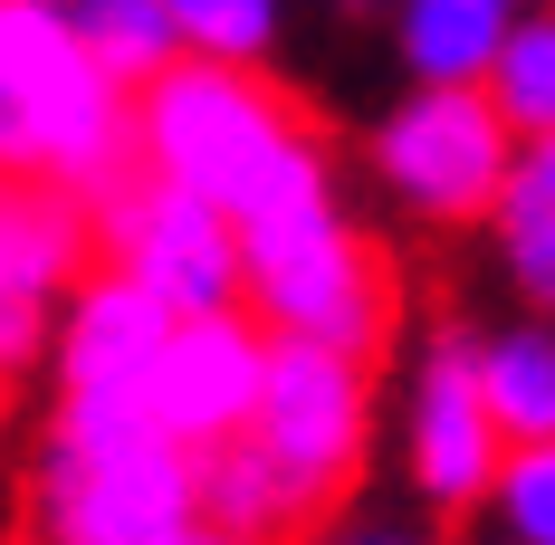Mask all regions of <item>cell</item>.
<instances>
[{"instance_id": "cell-1", "label": "cell", "mask_w": 555, "mask_h": 545, "mask_svg": "<svg viewBox=\"0 0 555 545\" xmlns=\"http://www.w3.org/2000/svg\"><path fill=\"white\" fill-rule=\"evenodd\" d=\"M134 164L154 182H182L230 220H259L278 202L326 192V144L317 125L240 57H172L164 77L134 87Z\"/></svg>"}, {"instance_id": "cell-2", "label": "cell", "mask_w": 555, "mask_h": 545, "mask_svg": "<svg viewBox=\"0 0 555 545\" xmlns=\"http://www.w3.org/2000/svg\"><path fill=\"white\" fill-rule=\"evenodd\" d=\"M134 164V96L87 57L67 0H0V182H57L87 211Z\"/></svg>"}, {"instance_id": "cell-3", "label": "cell", "mask_w": 555, "mask_h": 545, "mask_svg": "<svg viewBox=\"0 0 555 545\" xmlns=\"http://www.w3.org/2000/svg\"><path fill=\"white\" fill-rule=\"evenodd\" d=\"M240 297L269 316V335L345 345L364 364L392 345V269L335 211V192H307V202H278V211L240 220Z\"/></svg>"}, {"instance_id": "cell-4", "label": "cell", "mask_w": 555, "mask_h": 545, "mask_svg": "<svg viewBox=\"0 0 555 545\" xmlns=\"http://www.w3.org/2000/svg\"><path fill=\"white\" fill-rule=\"evenodd\" d=\"M202 527L192 450L164 431L57 440L29 479V545H182Z\"/></svg>"}, {"instance_id": "cell-5", "label": "cell", "mask_w": 555, "mask_h": 545, "mask_svg": "<svg viewBox=\"0 0 555 545\" xmlns=\"http://www.w3.org/2000/svg\"><path fill=\"white\" fill-rule=\"evenodd\" d=\"M249 440L278 459V479L307 497V517H326L354 489L364 440H374V364L345 345H307V335H269V374L249 402Z\"/></svg>"}, {"instance_id": "cell-6", "label": "cell", "mask_w": 555, "mask_h": 545, "mask_svg": "<svg viewBox=\"0 0 555 545\" xmlns=\"http://www.w3.org/2000/svg\"><path fill=\"white\" fill-rule=\"evenodd\" d=\"M507 154H517V134H507V115L489 106L479 77H469V87L422 77V87L374 125V172H384V192L412 220H489Z\"/></svg>"}, {"instance_id": "cell-7", "label": "cell", "mask_w": 555, "mask_h": 545, "mask_svg": "<svg viewBox=\"0 0 555 545\" xmlns=\"http://www.w3.org/2000/svg\"><path fill=\"white\" fill-rule=\"evenodd\" d=\"M87 230L106 239V269H125L144 297H164L172 316L240 307V220H230L221 202L134 172V182H115L106 202H96Z\"/></svg>"}, {"instance_id": "cell-8", "label": "cell", "mask_w": 555, "mask_h": 545, "mask_svg": "<svg viewBox=\"0 0 555 545\" xmlns=\"http://www.w3.org/2000/svg\"><path fill=\"white\" fill-rule=\"evenodd\" d=\"M259 374H269V326H249L240 307L172 316L154 345V374H144V421L182 450H211V440L249 431Z\"/></svg>"}, {"instance_id": "cell-9", "label": "cell", "mask_w": 555, "mask_h": 545, "mask_svg": "<svg viewBox=\"0 0 555 545\" xmlns=\"http://www.w3.org/2000/svg\"><path fill=\"white\" fill-rule=\"evenodd\" d=\"M402 450H412V489L422 507H479L489 479H499V421H489V392H479V345L469 335H441L422 354V382H412V412H402Z\"/></svg>"}, {"instance_id": "cell-10", "label": "cell", "mask_w": 555, "mask_h": 545, "mask_svg": "<svg viewBox=\"0 0 555 545\" xmlns=\"http://www.w3.org/2000/svg\"><path fill=\"white\" fill-rule=\"evenodd\" d=\"M164 326H172V307H164V297H144L125 269L87 277V287H67V326H57V382H67V392H144Z\"/></svg>"}, {"instance_id": "cell-11", "label": "cell", "mask_w": 555, "mask_h": 545, "mask_svg": "<svg viewBox=\"0 0 555 545\" xmlns=\"http://www.w3.org/2000/svg\"><path fill=\"white\" fill-rule=\"evenodd\" d=\"M192 497H202V527H221V536H240V545H287L297 527H317L307 497L278 479V459L249 431L192 450Z\"/></svg>"}, {"instance_id": "cell-12", "label": "cell", "mask_w": 555, "mask_h": 545, "mask_svg": "<svg viewBox=\"0 0 555 545\" xmlns=\"http://www.w3.org/2000/svg\"><path fill=\"white\" fill-rule=\"evenodd\" d=\"M489 230H499L507 287L555 316V134H517V154L499 172V202H489Z\"/></svg>"}, {"instance_id": "cell-13", "label": "cell", "mask_w": 555, "mask_h": 545, "mask_svg": "<svg viewBox=\"0 0 555 545\" xmlns=\"http://www.w3.org/2000/svg\"><path fill=\"white\" fill-rule=\"evenodd\" d=\"M87 202L77 192H57V182H10L0 192V277L20 287V297H67L77 287V259H87Z\"/></svg>"}, {"instance_id": "cell-14", "label": "cell", "mask_w": 555, "mask_h": 545, "mask_svg": "<svg viewBox=\"0 0 555 545\" xmlns=\"http://www.w3.org/2000/svg\"><path fill=\"white\" fill-rule=\"evenodd\" d=\"M527 0H392V39H402V67L412 77H441V87H469L489 77L507 20Z\"/></svg>"}, {"instance_id": "cell-15", "label": "cell", "mask_w": 555, "mask_h": 545, "mask_svg": "<svg viewBox=\"0 0 555 545\" xmlns=\"http://www.w3.org/2000/svg\"><path fill=\"white\" fill-rule=\"evenodd\" d=\"M479 392L499 440H555V326H507L479 345Z\"/></svg>"}, {"instance_id": "cell-16", "label": "cell", "mask_w": 555, "mask_h": 545, "mask_svg": "<svg viewBox=\"0 0 555 545\" xmlns=\"http://www.w3.org/2000/svg\"><path fill=\"white\" fill-rule=\"evenodd\" d=\"M67 20H77L87 57L106 67L125 96H134L144 77H164L172 57H182V39H172V10H164V0H67Z\"/></svg>"}, {"instance_id": "cell-17", "label": "cell", "mask_w": 555, "mask_h": 545, "mask_svg": "<svg viewBox=\"0 0 555 545\" xmlns=\"http://www.w3.org/2000/svg\"><path fill=\"white\" fill-rule=\"evenodd\" d=\"M489 106L507 115V134H555V0L507 20L499 57H489Z\"/></svg>"}, {"instance_id": "cell-18", "label": "cell", "mask_w": 555, "mask_h": 545, "mask_svg": "<svg viewBox=\"0 0 555 545\" xmlns=\"http://www.w3.org/2000/svg\"><path fill=\"white\" fill-rule=\"evenodd\" d=\"M479 507L499 517L507 545H555V440H507Z\"/></svg>"}, {"instance_id": "cell-19", "label": "cell", "mask_w": 555, "mask_h": 545, "mask_svg": "<svg viewBox=\"0 0 555 545\" xmlns=\"http://www.w3.org/2000/svg\"><path fill=\"white\" fill-rule=\"evenodd\" d=\"M172 10V39L192 57H240V67H259L269 57V39H278V0H164Z\"/></svg>"}, {"instance_id": "cell-20", "label": "cell", "mask_w": 555, "mask_h": 545, "mask_svg": "<svg viewBox=\"0 0 555 545\" xmlns=\"http://www.w3.org/2000/svg\"><path fill=\"white\" fill-rule=\"evenodd\" d=\"M29 354H39V297L0 277V364H29Z\"/></svg>"}, {"instance_id": "cell-21", "label": "cell", "mask_w": 555, "mask_h": 545, "mask_svg": "<svg viewBox=\"0 0 555 545\" xmlns=\"http://www.w3.org/2000/svg\"><path fill=\"white\" fill-rule=\"evenodd\" d=\"M326 545H431L422 527H392V517H364V527H335Z\"/></svg>"}, {"instance_id": "cell-22", "label": "cell", "mask_w": 555, "mask_h": 545, "mask_svg": "<svg viewBox=\"0 0 555 545\" xmlns=\"http://www.w3.org/2000/svg\"><path fill=\"white\" fill-rule=\"evenodd\" d=\"M182 545H240V536H221V527H192V536H182Z\"/></svg>"}, {"instance_id": "cell-23", "label": "cell", "mask_w": 555, "mask_h": 545, "mask_svg": "<svg viewBox=\"0 0 555 545\" xmlns=\"http://www.w3.org/2000/svg\"><path fill=\"white\" fill-rule=\"evenodd\" d=\"M335 10H392V0H335Z\"/></svg>"}, {"instance_id": "cell-24", "label": "cell", "mask_w": 555, "mask_h": 545, "mask_svg": "<svg viewBox=\"0 0 555 545\" xmlns=\"http://www.w3.org/2000/svg\"><path fill=\"white\" fill-rule=\"evenodd\" d=\"M0 392H10V364H0Z\"/></svg>"}]
</instances>
